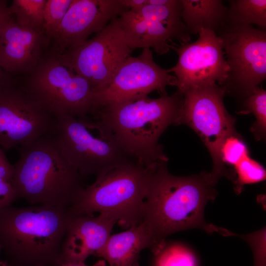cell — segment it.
<instances>
[{"mask_svg": "<svg viewBox=\"0 0 266 266\" xmlns=\"http://www.w3.org/2000/svg\"><path fill=\"white\" fill-rule=\"evenodd\" d=\"M166 161H159L150 176L142 223L151 235L156 254L170 234L190 228L223 233L224 229L207 223L204 210L216 196L220 179L211 172L189 176L170 174Z\"/></svg>", "mask_w": 266, "mask_h": 266, "instance_id": "6da1fadb", "label": "cell"}, {"mask_svg": "<svg viewBox=\"0 0 266 266\" xmlns=\"http://www.w3.org/2000/svg\"><path fill=\"white\" fill-rule=\"evenodd\" d=\"M72 214L34 205L0 208V249L11 266H63L62 248Z\"/></svg>", "mask_w": 266, "mask_h": 266, "instance_id": "7a4b0ae2", "label": "cell"}, {"mask_svg": "<svg viewBox=\"0 0 266 266\" xmlns=\"http://www.w3.org/2000/svg\"><path fill=\"white\" fill-rule=\"evenodd\" d=\"M183 94L162 95L157 99L143 97L98 108L92 117L105 123L126 150L139 163L151 166L167 162L159 139L170 125H177Z\"/></svg>", "mask_w": 266, "mask_h": 266, "instance_id": "3957f363", "label": "cell"}, {"mask_svg": "<svg viewBox=\"0 0 266 266\" xmlns=\"http://www.w3.org/2000/svg\"><path fill=\"white\" fill-rule=\"evenodd\" d=\"M17 148L19 158L11 180L16 200L69 209L85 187L83 178L66 159L53 134Z\"/></svg>", "mask_w": 266, "mask_h": 266, "instance_id": "277c9868", "label": "cell"}, {"mask_svg": "<svg viewBox=\"0 0 266 266\" xmlns=\"http://www.w3.org/2000/svg\"><path fill=\"white\" fill-rule=\"evenodd\" d=\"M139 162L110 169L85 187L73 206V215L96 212L114 218L120 226L130 228L142 223L152 169Z\"/></svg>", "mask_w": 266, "mask_h": 266, "instance_id": "5b68a950", "label": "cell"}, {"mask_svg": "<svg viewBox=\"0 0 266 266\" xmlns=\"http://www.w3.org/2000/svg\"><path fill=\"white\" fill-rule=\"evenodd\" d=\"M53 134L66 159L83 178L138 162L105 123L91 116H57Z\"/></svg>", "mask_w": 266, "mask_h": 266, "instance_id": "8992f818", "label": "cell"}, {"mask_svg": "<svg viewBox=\"0 0 266 266\" xmlns=\"http://www.w3.org/2000/svg\"><path fill=\"white\" fill-rule=\"evenodd\" d=\"M23 86L47 112L55 117L92 116L93 90L88 81L58 57L41 60Z\"/></svg>", "mask_w": 266, "mask_h": 266, "instance_id": "52a82bcc", "label": "cell"}, {"mask_svg": "<svg viewBox=\"0 0 266 266\" xmlns=\"http://www.w3.org/2000/svg\"><path fill=\"white\" fill-rule=\"evenodd\" d=\"M216 34L229 67L221 86L244 100L266 78V31L224 20Z\"/></svg>", "mask_w": 266, "mask_h": 266, "instance_id": "ba28073f", "label": "cell"}, {"mask_svg": "<svg viewBox=\"0 0 266 266\" xmlns=\"http://www.w3.org/2000/svg\"><path fill=\"white\" fill-rule=\"evenodd\" d=\"M225 89L217 84H207L183 93L182 110L177 125L190 127L200 137L213 161L211 172L220 178L230 179L232 172L221 163L219 148L224 139L236 132L235 118L227 111L223 98Z\"/></svg>", "mask_w": 266, "mask_h": 266, "instance_id": "9c48e42d", "label": "cell"}, {"mask_svg": "<svg viewBox=\"0 0 266 266\" xmlns=\"http://www.w3.org/2000/svg\"><path fill=\"white\" fill-rule=\"evenodd\" d=\"M181 10V0H165L123 12L118 19L129 47L133 50L152 48L163 55L175 44L190 42Z\"/></svg>", "mask_w": 266, "mask_h": 266, "instance_id": "30bf717a", "label": "cell"}, {"mask_svg": "<svg viewBox=\"0 0 266 266\" xmlns=\"http://www.w3.org/2000/svg\"><path fill=\"white\" fill-rule=\"evenodd\" d=\"M132 51L117 17L79 47L57 57L85 78L95 93L108 85Z\"/></svg>", "mask_w": 266, "mask_h": 266, "instance_id": "8fae6325", "label": "cell"}, {"mask_svg": "<svg viewBox=\"0 0 266 266\" xmlns=\"http://www.w3.org/2000/svg\"><path fill=\"white\" fill-rule=\"evenodd\" d=\"M56 117L45 110L23 86H0V147L27 146L53 133Z\"/></svg>", "mask_w": 266, "mask_h": 266, "instance_id": "7c38bea8", "label": "cell"}, {"mask_svg": "<svg viewBox=\"0 0 266 266\" xmlns=\"http://www.w3.org/2000/svg\"><path fill=\"white\" fill-rule=\"evenodd\" d=\"M142 49L138 56H130L124 61L106 86L94 93L95 112L103 106L147 97L154 91L165 94L167 86H175V77L155 63L151 49Z\"/></svg>", "mask_w": 266, "mask_h": 266, "instance_id": "4fadbf2b", "label": "cell"}, {"mask_svg": "<svg viewBox=\"0 0 266 266\" xmlns=\"http://www.w3.org/2000/svg\"><path fill=\"white\" fill-rule=\"evenodd\" d=\"M195 42L174 44L171 49L178 55L176 64L169 69L176 78L175 86L182 93L191 88L207 84L222 86L229 67L222 39L213 31L203 29Z\"/></svg>", "mask_w": 266, "mask_h": 266, "instance_id": "5bb4252c", "label": "cell"}, {"mask_svg": "<svg viewBox=\"0 0 266 266\" xmlns=\"http://www.w3.org/2000/svg\"><path fill=\"white\" fill-rule=\"evenodd\" d=\"M128 10L122 0H72L51 41V55L59 57L79 47Z\"/></svg>", "mask_w": 266, "mask_h": 266, "instance_id": "9a60e30c", "label": "cell"}, {"mask_svg": "<svg viewBox=\"0 0 266 266\" xmlns=\"http://www.w3.org/2000/svg\"><path fill=\"white\" fill-rule=\"evenodd\" d=\"M116 223L114 218L104 214L97 216L72 214L62 244L63 265L85 263L90 256H96Z\"/></svg>", "mask_w": 266, "mask_h": 266, "instance_id": "2e32d148", "label": "cell"}, {"mask_svg": "<svg viewBox=\"0 0 266 266\" xmlns=\"http://www.w3.org/2000/svg\"><path fill=\"white\" fill-rule=\"evenodd\" d=\"M45 46L43 33L19 25L12 15L1 28L0 67L7 73H30L41 61Z\"/></svg>", "mask_w": 266, "mask_h": 266, "instance_id": "e0dca14e", "label": "cell"}, {"mask_svg": "<svg viewBox=\"0 0 266 266\" xmlns=\"http://www.w3.org/2000/svg\"><path fill=\"white\" fill-rule=\"evenodd\" d=\"M145 248L152 251L153 244L148 229L142 222L111 235L96 256L102 258L109 266H133L138 262L140 253Z\"/></svg>", "mask_w": 266, "mask_h": 266, "instance_id": "ac0fdd59", "label": "cell"}, {"mask_svg": "<svg viewBox=\"0 0 266 266\" xmlns=\"http://www.w3.org/2000/svg\"><path fill=\"white\" fill-rule=\"evenodd\" d=\"M181 17L190 34H199L203 29L216 33L228 10L220 0H181Z\"/></svg>", "mask_w": 266, "mask_h": 266, "instance_id": "d6986e66", "label": "cell"}, {"mask_svg": "<svg viewBox=\"0 0 266 266\" xmlns=\"http://www.w3.org/2000/svg\"><path fill=\"white\" fill-rule=\"evenodd\" d=\"M229 2L225 21L235 24L256 25L260 29L266 30V0H231Z\"/></svg>", "mask_w": 266, "mask_h": 266, "instance_id": "ffe728a7", "label": "cell"}, {"mask_svg": "<svg viewBox=\"0 0 266 266\" xmlns=\"http://www.w3.org/2000/svg\"><path fill=\"white\" fill-rule=\"evenodd\" d=\"M47 0H14L9 6L19 25L44 34V11Z\"/></svg>", "mask_w": 266, "mask_h": 266, "instance_id": "44dd1931", "label": "cell"}, {"mask_svg": "<svg viewBox=\"0 0 266 266\" xmlns=\"http://www.w3.org/2000/svg\"><path fill=\"white\" fill-rule=\"evenodd\" d=\"M240 113H253L256 120L251 127L252 133L258 140L264 139L266 131V92L259 87L244 100Z\"/></svg>", "mask_w": 266, "mask_h": 266, "instance_id": "7402d4cb", "label": "cell"}, {"mask_svg": "<svg viewBox=\"0 0 266 266\" xmlns=\"http://www.w3.org/2000/svg\"><path fill=\"white\" fill-rule=\"evenodd\" d=\"M154 266H199L195 253L178 243H166L156 254Z\"/></svg>", "mask_w": 266, "mask_h": 266, "instance_id": "603a6c76", "label": "cell"}, {"mask_svg": "<svg viewBox=\"0 0 266 266\" xmlns=\"http://www.w3.org/2000/svg\"><path fill=\"white\" fill-rule=\"evenodd\" d=\"M235 179L233 181L236 193H240L245 185L257 183L266 179V172L263 166L247 156L234 167Z\"/></svg>", "mask_w": 266, "mask_h": 266, "instance_id": "cb8c5ba5", "label": "cell"}, {"mask_svg": "<svg viewBox=\"0 0 266 266\" xmlns=\"http://www.w3.org/2000/svg\"><path fill=\"white\" fill-rule=\"evenodd\" d=\"M72 0H47L44 11V35L46 46L51 42Z\"/></svg>", "mask_w": 266, "mask_h": 266, "instance_id": "d4e9b609", "label": "cell"}, {"mask_svg": "<svg viewBox=\"0 0 266 266\" xmlns=\"http://www.w3.org/2000/svg\"><path fill=\"white\" fill-rule=\"evenodd\" d=\"M249 156L248 147L236 132L227 136L219 148L221 163L233 167L247 156Z\"/></svg>", "mask_w": 266, "mask_h": 266, "instance_id": "484cf974", "label": "cell"}, {"mask_svg": "<svg viewBox=\"0 0 266 266\" xmlns=\"http://www.w3.org/2000/svg\"><path fill=\"white\" fill-rule=\"evenodd\" d=\"M250 244L255 257V266L266 265V229L247 235L241 236Z\"/></svg>", "mask_w": 266, "mask_h": 266, "instance_id": "4316f807", "label": "cell"}, {"mask_svg": "<svg viewBox=\"0 0 266 266\" xmlns=\"http://www.w3.org/2000/svg\"><path fill=\"white\" fill-rule=\"evenodd\" d=\"M16 194L11 181L0 178V208L11 204Z\"/></svg>", "mask_w": 266, "mask_h": 266, "instance_id": "83f0119b", "label": "cell"}, {"mask_svg": "<svg viewBox=\"0 0 266 266\" xmlns=\"http://www.w3.org/2000/svg\"><path fill=\"white\" fill-rule=\"evenodd\" d=\"M14 167L7 159L4 150L0 147V178L11 181Z\"/></svg>", "mask_w": 266, "mask_h": 266, "instance_id": "f1b7e54d", "label": "cell"}, {"mask_svg": "<svg viewBox=\"0 0 266 266\" xmlns=\"http://www.w3.org/2000/svg\"><path fill=\"white\" fill-rule=\"evenodd\" d=\"M12 17L9 6L5 0H0V40L1 31L3 24Z\"/></svg>", "mask_w": 266, "mask_h": 266, "instance_id": "f546056e", "label": "cell"}, {"mask_svg": "<svg viewBox=\"0 0 266 266\" xmlns=\"http://www.w3.org/2000/svg\"><path fill=\"white\" fill-rule=\"evenodd\" d=\"M128 10L137 9L147 4V0H122Z\"/></svg>", "mask_w": 266, "mask_h": 266, "instance_id": "4dcf8cb0", "label": "cell"}, {"mask_svg": "<svg viewBox=\"0 0 266 266\" xmlns=\"http://www.w3.org/2000/svg\"><path fill=\"white\" fill-rule=\"evenodd\" d=\"M13 82L8 73L0 67V86L10 84Z\"/></svg>", "mask_w": 266, "mask_h": 266, "instance_id": "1f68e13d", "label": "cell"}, {"mask_svg": "<svg viewBox=\"0 0 266 266\" xmlns=\"http://www.w3.org/2000/svg\"><path fill=\"white\" fill-rule=\"evenodd\" d=\"M63 266H90L85 264V263H71L66 264ZM91 266H108L106 263L103 260L99 261L95 264Z\"/></svg>", "mask_w": 266, "mask_h": 266, "instance_id": "d6a6232c", "label": "cell"}, {"mask_svg": "<svg viewBox=\"0 0 266 266\" xmlns=\"http://www.w3.org/2000/svg\"><path fill=\"white\" fill-rule=\"evenodd\" d=\"M0 266H11L8 264L6 261H0Z\"/></svg>", "mask_w": 266, "mask_h": 266, "instance_id": "836d02e7", "label": "cell"}, {"mask_svg": "<svg viewBox=\"0 0 266 266\" xmlns=\"http://www.w3.org/2000/svg\"><path fill=\"white\" fill-rule=\"evenodd\" d=\"M133 266H138V263H135L134 265H133Z\"/></svg>", "mask_w": 266, "mask_h": 266, "instance_id": "e575fe53", "label": "cell"}]
</instances>
